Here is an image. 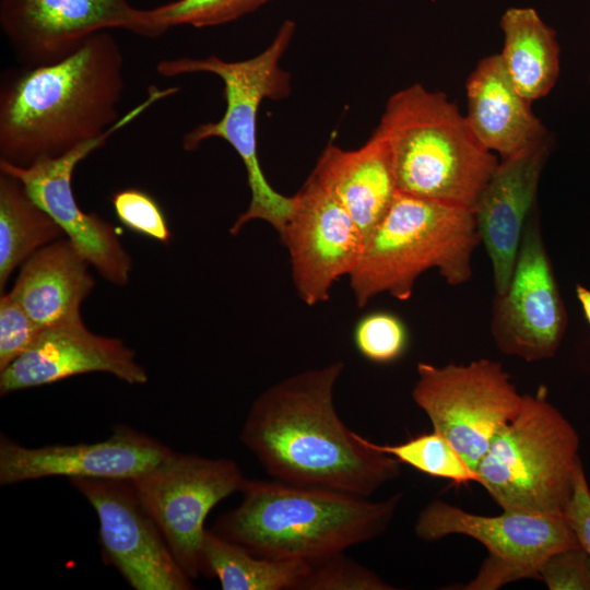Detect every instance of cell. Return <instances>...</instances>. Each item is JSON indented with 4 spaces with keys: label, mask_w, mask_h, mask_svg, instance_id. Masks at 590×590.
<instances>
[{
    "label": "cell",
    "mask_w": 590,
    "mask_h": 590,
    "mask_svg": "<svg viewBox=\"0 0 590 590\" xmlns=\"http://www.w3.org/2000/svg\"><path fill=\"white\" fill-rule=\"evenodd\" d=\"M343 362L292 375L252 402L239 440L274 480L369 497L400 461L351 430L334 406Z\"/></svg>",
    "instance_id": "6da1fadb"
},
{
    "label": "cell",
    "mask_w": 590,
    "mask_h": 590,
    "mask_svg": "<svg viewBox=\"0 0 590 590\" xmlns=\"http://www.w3.org/2000/svg\"><path fill=\"white\" fill-rule=\"evenodd\" d=\"M123 56L103 31L48 64L5 72L0 85V161L28 166L105 133L120 117Z\"/></svg>",
    "instance_id": "7a4b0ae2"
},
{
    "label": "cell",
    "mask_w": 590,
    "mask_h": 590,
    "mask_svg": "<svg viewBox=\"0 0 590 590\" xmlns=\"http://www.w3.org/2000/svg\"><path fill=\"white\" fill-rule=\"evenodd\" d=\"M240 493L212 530L258 556L310 565L384 534L402 500V493L371 502L274 479H245Z\"/></svg>",
    "instance_id": "3957f363"
},
{
    "label": "cell",
    "mask_w": 590,
    "mask_h": 590,
    "mask_svg": "<svg viewBox=\"0 0 590 590\" xmlns=\"http://www.w3.org/2000/svg\"><path fill=\"white\" fill-rule=\"evenodd\" d=\"M398 191L473 211L498 161L442 92L420 83L391 95L375 129Z\"/></svg>",
    "instance_id": "277c9868"
},
{
    "label": "cell",
    "mask_w": 590,
    "mask_h": 590,
    "mask_svg": "<svg viewBox=\"0 0 590 590\" xmlns=\"http://www.w3.org/2000/svg\"><path fill=\"white\" fill-rule=\"evenodd\" d=\"M479 244L473 211L398 191L349 275L357 307L384 293L408 300L429 269L449 285L468 282Z\"/></svg>",
    "instance_id": "5b68a950"
},
{
    "label": "cell",
    "mask_w": 590,
    "mask_h": 590,
    "mask_svg": "<svg viewBox=\"0 0 590 590\" xmlns=\"http://www.w3.org/2000/svg\"><path fill=\"white\" fill-rule=\"evenodd\" d=\"M295 33V22L286 20L272 43L259 55L226 61L217 56L205 58L180 57L161 60L160 75L174 78L182 74L208 72L217 75L224 85L226 108L217 121L197 126L182 139L186 151L196 150L203 141L220 138L239 155L246 168L250 202L238 215L229 233L237 235L249 222H268L282 235L293 208V197L278 192L266 178L257 150V117L261 103L279 101L291 92L290 74L280 62Z\"/></svg>",
    "instance_id": "8992f818"
},
{
    "label": "cell",
    "mask_w": 590,
    "mask_h": 590,
    "mask_svg": "<svg viewBox=\"0 0 590 590\" xmlns=\"http://www.w3.org/2000/svg\"><path fill=\"white\" fill-rule=\"evenodd\" d=\"M579 436L540 386L495 434L476 482L503 510L563 516L571 497Z\"/></svg>",
    "instance_id": "52a82bcc"
},
{
    "label": "cell",
    "mask_w": 590,
    "mask_h": 590,
    "mask_svg": "<svg viewBox=\"0 0 590 590\" xmlns=\"http://www.w3.org/2000/svg\"><path fill=\"white\" fill-rule=\"evenodd\" d=\"M412 399L476 473L495 434L520 410L523 394L502 364L487 358L436 366L420 362Z\"/></svg>",
    "instance_id": "ba28073f"
},
{
    "label": "cell",
    "mask_w": 590,
    "mask_h": 590,
    "mask_svg": "<svg viewBox=\"0 0 590 590\" xmlns=\"http://www.w3.org/2000/svg\"><path fill=\"white\" fill-rule=\"evenodd\" d=\"M414 530L425 542L461 534L487 548V558L465 590H497L520 579H539L548 556L580 545L564 516L515 510L482 516L439 499L421 510Z\"/></svg>",
    "instance_id": "9c48e42d"
},
{
    "label": "cell",
    "mask_w": 590,
    "mask_h": 590,
    "mask_svg": "<svg viewBox=\"0 0 590 590\" xmlns=\"http://www.w3.org/2000/svg\"><path fill=\"white\" fill-rule=\"evenodd\" d=\"M236 461L172 450L156 465L130 480L191 579L202 574L205 519L223 499L240 492L245 481Z\"/></svg>",
    "instance_id": "30bf717a"
},
{
    "label": "cell",
    "mask_w": 590,
    "mask_h": 590,
    "mask_svg": "<svg viewBox=\"0 0 590 590\" xmlns=\"http://www.w3.org/2000/svg\"><path fill=\"white\" fill-rule=\"evenodd\" d=\"M177 92L176 87L150 86L143 102L96 139L84 142L57 157H42L28 166L0 161V173L17 178L31 198L63 229L80 253L108 282L125 286L129 282L131 258L116 229L95 213L83 212L74 198L71 179L76 165L102 148L121 128L156 102Z\"/></svg>",
    "instance_id": "8fae6325"
},
{
    "label": "cell",
    "mask_w": 590,
    "mask_h": 590,
    "mask_svg": "<svg viewBox=\"0 0 590 590\" xmlns=\"http://www.w3.org/2000/svg\"><path fill=\"white\" fill-rule=\"evenodd\" d=\"M566 327L567 312L536 208L527 221L508 286L495 294L491 331L502 353L531 363L556 354Z\"/></svg>",
    "instance_id": "7c38bea8"
},
{
    "label": "cell",
    "mask_w": 590,
    "mask_h": 590,
    "mask_svg": "<svg viewBox=\"0 0 590 590\" xmlns=\"http://www.w3.org/2000/svg\"><path fill=\"white\" fill-rule=\"evenodd\" d=\"M97 515L104 559L135 590H191L182 569L132 482L70 479Z\"/></svg>",
    "instance_id": "4fadbf2b"
},
{
    "label": "cell",
    "mask_w": 590,
    "mask_h": 590,
    "mask_svg": "<svg viewBox=\"0 0 590 590\" xmlns=\"http://www.w3.org/2000/svg\"><path fill=\"white\" fill-rule=\"evenodd\" d=\"M0 26L26 67L56 62L111 28L160 36L150 10L128 0H0Z\"/></svg>",
    "instance_id": "5bb4252c"
},
{
    "label": "cell",
    "mask_w": 590,
    "mask_h": 590,
    "mask_svg": "<svg viewBox=\"0 0 590 590\" xmlns=\"http://www.w3.org/2000/svg\"><path fill=\"white\" fill-rule=\"evenodd\" d=\"M280 240L290 253L297 295L308 306L329 299L333 284L352 273L364 247L354 220L311 174L293 196Z\"/></svg>",
    "instance_id": "9a60e30c"
},
{
    "label": "cell",
    "mask_w": 590,
    "mask_h": 590,
    "mask_svg": "<svg viewBox=\"0 0 590 590\" xmlns=\"http://www.w3.org/2000/svg\"><path fill=\"white\" fill-rule=\"evenodd\" d=\"M173 449L127 425L95 442L25 447L0 438V484L13 485L49 476L133 480Z\"/></svg>",
    "instance_id": "2e32d148"
},
{
    "label": "cell",
    "mask_w": 590,
    "mask_h": 590,
    "mask_svg": "<svg viewBox=\"0 0 590 590\" xmlns=\"http://www.w3.org/2000/svg\"><path fill=\"white\" fill-rule=\"evenodd\" d=\"M94 371L110 374L129 385H144L149 379L132 349L79 322L44 329L30 350L0 371V393L7 396Z\"/></svg>",
    "instance_id": "e0dca14e"
},
{
    "label": "cell",
    "mask_w": 590,
    "mask_h": 590,
    "mask_svg": "<svg viewBox=\"0 0 590 590\" xmlns=\"http://www.w3.org/2000/svg\"><path fill=\"white\" fill-rule=\"evenodd\" d=\"M551 146L548 138L500 160L473 210L481 244L492 263L495 294H502L510 281L527 221L538 208V188Z\"/></svg>",
    "instance_id": "ac0fdd59"
},
{
    "label": "cell",
    "mask_w": 590,
    "mask_h": 590,
    "mask_svg": "<svg viewBox=\"0 0 590 590\" xmlns=\"http://www.w3.org/2000/svg\"><path fill=\"white\" fill-rule=\"evenodd\" d=\"M465 118L480 142L500 158L523 153L551 138L515 87L499 54L479 61L467 83Z\"/></svg>",
    "instance_id": "d6986e66"
},
{
    "label": "cell",
    "mask_w": 590,
    "mask_h": 590,
    "mask_svg": "<svg viewBox=\"0 0 590 590\" xmlns=\"http://www.w3.org/2000/svg\"><path fill=\"white\" fill-rule=\"evenodd\" d=\"M311 175L351 215L364 243L385 217L398 192L389 150L375 131L356 150L329 143Z\"/></svg>",
    "instance_id": "ffe728a7"
},
{
    "label": "cell",
    "mask_w": 590,
    "mask_h": 590,
    "mask_svg": "<svg viewBox=\"0 0 590 590\" xmlns=\"http://www.w3.org/2000/svg\"><path fill=\"white\" fill-rule=\"evenodd\" d=\"M88 261L69 238L33 253L9 292L42 328L83 322L81 304L94 287Z\"/></svg>",
    "instance_id": "44dd1931"
},
{
    "label": "cell",
    "mask_w": 590,
    "mask_h": 590,
    "mask_svg": "<svg viewBox=\"0 0 590 590\" xmlns=\"http://www.w3.org/2000/svg\"><path fill=\"white\" fill-rule=\"evenodd\" d=\"M504 46L499 54L517 91L530 103L547 95L559 75L555 31L532 8H509L500 19Z\"/></svg>",
    "instance_id": "7402d4cb"
},
{
    "label": "cell",
    "mask_w": 590,
    "mask_h": 590,
    "mask_svg": "<svg viewBox=\"0 0 590 590\" xmlns=\"http://www.w3.org/2000/svg\"><path fill=\"white\" fill-rule=\"evenodd\" d=\"M201 560L202 575L217 578L223 590H299L311 570L306 562L258 556L212 529H206Z\"/></svg>",
    "instance_id": "603a6c76"
},
{
    "label": "cell",
    "mask_w": 590,
    "mask_h": 590,
    "mask_svg": "<svg viewBox=\"0 0 590 590\" xmlns=\"http://www.w3.org/2000/svg\"><path fill=\"white\" fill-rule=\"evenodd\" d=\"M66 236L60 225L15 177L0 175V291L11 274L40 248Z\"/></svg>",
    "instance_id": "cb8c5ba5"
},
{
    "label": "cell",
    "mask_w": 590,
    "mask_h": 590,
    "mask_svg": "<svg viewBox=\"0 0 590 590\" xmlns=\"http://www.w3.org/2000/svg\"><path fill=\"white\" fill-rule=\"evenodd\" d=\"M369 444L424 474L447 479L457 484L477 480V474L459 452L434 430L417 435L401 444L378 445L370 440Z\"/></svg>",
    "instance_id": "d4e9b609"
},
{
    "label": "cell",
    "mask_w": 590,
    "mask_h": 590,
    "mask_svg": "<svg viewBox=\"0 0 590 590\" xmlns=\"http://www.w3.org/2000/svg\"><path fill=\"white\" fill-rule=\"evenodd\" d=\"M272 0H176L150 10L160 35L169 27H206L235 21Z\"/></svg>",
    "instance_id": "484cf974"
},
{
    "label": "cell",
    "mask_w": 590,
    "mask_h": 590,
    "mask_svg": "<svg viewBox=\"0 0 590 590\" xmlns=\"http://www.w3.org/2000/svg\"><path fill=\"white\" fill-rule=\"evenodd\" d=\"M353 343L357 352L375 364H391L408 351L409 330L394 312L374 310L363 315L354 326Z\"/></svg>",
    "instance_id": "4316f807"
},
{
    "label": "cell",
    "mask_w": 590,
    "mask_h": 590,
    "mask_svg": "<svg viewBox=\"0 0 590 590\" xmlns=\"http://www.w3.org/2000/svg\"><path fill=\"white\" fill-rule=\"evenodd\" d=\"M394 589L371 569L339 553L317 564L299 590H392Z\"/></svg>",
    "instance_id": "83f0119b"
},
{
    "label": "cell",
    "mask_w": 590,
    "mask_h": 590,
    "mask_svg": "<svg viewBox=\"0 0 590 590\" xmlns=\"http://www.w3.org/2000/svg\"><path fill=\"white\" fill-rule=\"evenodd\" d=\"M111 203L117 219L128 229L162 244H169L172 231L158 202L146 191L127 188L117 191Z\"/></svg>",
    "instance_id": "f1b7e54d"
},
{
    "label": "cell",
    "mask_w": 590,
    "mask_h": 590,
    "mask_svg": "<svg viewBox=\"0 0 590 590\" xmlns=\"http://www.w3.org/2000/svg\"><path fill=\"white\" fill-rule=\"evenodd\" d=\"M10 293L0 297V371L30 350L43 332Z\"/></svg>",
    "instance_id": "f546056e"
},
{
    "label": "cell",
    "mask_w": 590,
    "mask_h": 590,
    "mask_svg": "<svg viewBox=\"0 0 590 590\" xmlns=\"http://www.w3.org/2000/svg\"><path fill=\"white\" fill-rule=\"evenodd\" d=\"M539 579L550 590H590V556L580 545L558 551L542 564Z\"/></svg>",
    "instance_id": "4dcf8cb0"
},
{
    "label": "cell",
    "mask_w": 590,
    "mask_h": 590,
    "mask_svg": "<svg viewBox=\"0 0 590 590\" xmlns=\"http://www.w3.org/2000/svg\"><path fill=\"white\" fill-rule=\"evenodd\" d=\"M579 544L590 556V488L579 461L571 497L563 514Z\"/></svg>",
    "instance_id": "1f68e13d"
},
{
    "label": "cell",
    "mask_w": 590,
    "mask_h": 590,
    "mask_svg": "<svg viewBox=\"0 0 590 590\" xmlns=\"http://www.w3.org/2000/svg\"><path fill=\"white\" fill-rule=\"evenodd\" d=\"M576 294H577L578 300H579V303H580V305L582 307L585 317H586L588 323L590 324V290H588L587 287H585V286H582L580 284H577Z\"/></svg>",
    "instance_id": "d6a6232c"
}]
</instances>
